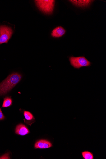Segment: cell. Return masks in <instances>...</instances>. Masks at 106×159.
I'll use <instances>...</instances> for the list:
<instances>
[{
	"instance_id": "obj_6",
	"label": "cell",
	"mask_w": 106,
	"mask_h": 159,
	"mask_svg": "<svg viewBox=\"0 0 106 159\" xmlns=\"http://www.w3.org/2000/svg\"><path fill=\"white\" fill-rule=\"evenodd\" d=\"M66 33V31L65 29L62 26H59L53 29L51 35L53 37L58 38L63 36Z\"/></svg>"
},
{
	"instance_id": "obj_4",
	"label": "cell",
	"mask_w": 106,
	"mask_h": 159,
	"mask_svg": "<svg viewBox=\"0 0 106 159\" xmlns=\"http://www.w3.org/2000/svg\"><path fill=\"white\" fill-rule=\"evenodd\" d=\"M13 33L10 27L6 25H0V45L7 43Z\"/></svg>"
},
{
	"instance_id": "obj_7",
	"label": "cell",
	"mask_w": 106,
	"mask_h": 159,
	"mask_svg": "<svg viewBox=\"0 0 106 159\" xmlns=\"http://www.w3.org/2000/svg\"><path fill=\"white\" fill-rule=\"evenodd\" d=\"M15 132L17 135L23 136L28 134L29 131L25 125L22 124H20L16 127Z\"/></svg>"
},
{
	"instance_id": "obj_1",
	"label": "cell",
	"mask_w": 106,
	"mask_h": 159,
	"mask_svg": "<svg viewBox=\"0 0 106 159\" xmlns=\"http://www.w3.org/2000/svg\"><path fill=\"white\" fill-rule=\"evenodd\" d=\"M22 76L18 73L10 75L0 83V96L4 95L10 91L21 80Z\"/></svg>"
},
{
	"instance_id": "obj_12",
	"label": "cell",
	"mask_w": 106,
	"mask_h": 159,
	"mask_svg": "<svg viewBox=\"0 0 106 159\" xmlns=\"http://www.w3.org/2000/svg\"><path fill=\"white\" fill-rule=\"evenodd\" d=\"M5 119V116L2 111L1 108H0V120H4Z\"/></svg>"
},
{
	"instance_id": "obj_5",
	"label": "cell",
	"mask_w": 106,
	"mask_h": 159,
	"mask_svg": "<svg viewBox=\"0 0 106 159\" xmlns=\"http://www.w3.org/2000/svg\"><path fill=\"white\" fill-rule=\"evenodd\" d=\"M52 146L51 143L49 141L45 140H40L37 141L35 145V149H47Z\"/></svg>"
},
{
	"instance_id": "obj_2",
	"label": "cell",
	"mask_w": 106,
	"mask_h": 159,
	"mask_svg": "<svg viewBox=\"0 0 106 159\" xmlns=\"http://www.w3.org/2000/svg\"><path fill=\"white\" fill-rule=\"evenodd\" d=\"M38 9L43 13L50 14L53 13L55 6L53 0H36L35 1Z\"/></svg>"
},
{
	"instance_id": "obj_9",
	"label": "cell",
	"mask_w": 106,
	"mask_h": 159,
	"mask_svg": "<svg viewBox=\"0 0 106 159\" xmlns=\"http://www.w3.org/2000/svg\"><path fill=\"white\" fill-rule=\"evenodd\" d=\"M24 115L26 121H24L25 123L28 124L29 122L35 119L33 114L29 111H24Z\"/></svg>"
},
{
	"instance_id": "obj_11",
	"label": "cell",
	"mask_w": 106,
	"mask_h": 159,
	"mask_svg": "<svg viewBox=\"0 0 106 159\" xmlns=\"http://www.w3.org/2000/svg\"><path fill=\"white\" fill-rule=\"evenodd\" d=\"M82 155L85 159H93L94 158L93 154L89 151L83 152H82Z\"/></svg>"
},
{
	"instance_id": "obj_3",
	"label": "cell",
	"mask_w": 106,
	"mask_h": 159,
	"mask_svg": "<svg viewBox=\"0 0 106 159\" xmlns=\"http://www.w3.org/2000/svg\"><path fill=\"white\" fill-rule=\"evenodd\" d=\"M69 60L71 65L75 69H79L82 67L90 66L92 64L84 56H71L69 57Z\"/></svg>"
},
{
	"instance_id": "obj_8",
	"label": "cell",
	"mask_w": 106,
	"mask_h": 159,
	"mask_svg": "<svg viewBox=\"0 0 106 159\" xmlns=\"http://www.w3.org/2000/svg\"><path fill=\"white\" fill-rule=\"evenodd\" d=\"M69 1L75 6L81 7H85L90 6L94 1L90 0H71Z\"/></svg>"
},
{
	"instance_id": "obj_10",
	"label": "cell",
	"mask_w": 106,
	"mask_h": 159,
	"mask_svg": "<svg viewBox=\"0 0 106 159\" xmlns=\"http://www.w3.org/2000/svg\"><path fill=\"white\" fill-rule=\"evenodd\" d=\"M12 104V99L11 97H6L4 99L2 108H7L11 106Z\"/></svg>"
}]
</instances>
